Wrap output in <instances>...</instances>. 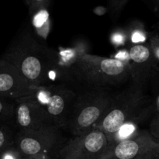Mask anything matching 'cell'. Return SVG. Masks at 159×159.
<instances>
[{
	"mask_svg": "<svg viewBox=\"0 0 159 159\" xmlns=\"http://www.w3.org/2000/svg\"><path fill=\"white\" fill-rule=\"evenodd\" d=\"M89 51L87 43L78 41L67 48L53 49L52 69L51 84H65L69 85L75 82V71L79 57Z\"/></svg>",
	"mask_w": 159,
	"mask_h": 159,
	"instance_id": "9",
	"label": "cell"
},
{
	"mask_svg": "<svg viewBox=\"0 0 159 159\" xmlns=\"http://www.w3.org/2000/svg\"><path fill=\"white\" fill-rule=\"evenodd\" d=\"M149 132L154 138L159 140V116L155 115V117L152 119L150 124Z\"/></svg>",
	"mask_w": 159,
	"mask_h": 159,
	"instance_id": "19",
	"label": "cell"
},
{
	"mask_svg": "<svg viewBox=\"0 0 159 159\" xmlns=\"http://www.w3.org/2000/svg\"><path fill=\"white\" fill-rule=\"evenodd\" d=\"M14 100L0 97V124L13 122Z\"/></svg>",
	"mask_w": 159,
	"mask_h": 159,
	"instance_id": "14",
	"label": "cell"
},
{
	"mask_svg": "<svg viewBox=\"0 0 159 159\" xmlns=\"http://www.w3.org/2000/svg\"><path fill=\"white\" fill-rule=\"evenodd\" d=\"M36 88L22 77L12 64L0 58V97L15 100L32 96Z\"/></svg>",
	"mask_w": 159,
	"mask_h": 159,
	"instance_id": "12",
	"label": "cell"
},
{
	"mask_svg": "<svg viewBox=\"0 0 159 159\" xmlns=\"http://www.w3.org/2000/svg\"><path fill=\"white\" fill-rule=\"evenodd\" d=\"M155 109H156L157 116H159V95L155 100Z\"/></svg>",
	"mask_w": 159,
	"mask_h": 159,
	"instance_id": "22",
	"label": "cell"
},
{
	"mask_svg": "<svg viewBox=\"0 0 159 159\" xmlns=\"http://www.w3.org/2000/svg\"><path fill=\"white\" fill-rule=\"evenodd\" d=\"M48 12L46 10H40L37 15L34 16V24L35 26L36 29L38 31V34L40 35L41 30L46 27L48 29Z\"/></svg>",
	"mask_w": 159,
	"mask_h": 159,
	"instance_id": "16",
	"label": "cell"
},
{
	"mask_svg": "<svg viewBox=\"0 0 159 159\" xmlns=\"http://www.w3.org/2000/svg\"><path fill=\"white\" fill-rule=\"evenodd\" d=\"M13 123L17 132L31 131L52 125L43 108L31 96L14 100Z\"/></svg>",
	"mask_w": 159,
	"mask_h": 159,
	"instance_id": "10",
	"label": "cell"
},
{
	"mask_svg": "<svg viewBox=\"0 0 159 159\" xmlns=\"http://www.w3.org/2000/svg\"><path fill=\"white\" fill-rule=\"evenodd\" d=\"M110 42L113 45L118 48L127 44V36L125 31L116 30L110 34Z\"/></svg>",
	"mask_w": 159,
	"mask_h": 159,
	"instance_id": "17",
	"label": "cell"
},
{
	"mask_svg": "<svg viewBox=\"0 0 159 159\" xmlns=\"http://www.w3.org/2000/svg\"><path fill=\"white\" fill-rule=\"evenodd\" d=\"M113 95L111 89L95 86H85L76 92L66 129L76 136L94 127L105 113Z\"/></svg>",
	"mask_w": 159,
	"mask_h": 159,
	"instance_id": "4",
	"label": "cell"
},
{
	"mask_svg": "<svg viewBox=\"0 0 159 159\" xmlns=\"http://www.w3.org/2000/svg\"><path fill=\"white\" fill-rule=\"evenodd\" d=\"M53 49L39 41L34 34H22L10 45L3 59L12 64L33 87L51 84Z\"/></svg>",
	"mask_w": 159,
	"mask_h": 159,
	"instance_id": "1",
	"label": "cell"
},
{
	"mask_svg": "<svg viewBox=\"0 0 159 159\" xmlns=\"http://www.w3.org/2000/svg\"><path fill=\"white\" fill-rule=\"evenodd\" d=\"M130 80V68L113 57L95 55L87 52L79 57L75 71V82L85 86L111 89Z\"/></svg>",
	"mask_w": 159,
	"mask_h": 159,
	"instance_id": "3",
	"label": "cell"
},
{
	"mask_svg": "<svg viewBox=\"0 0 159 159\" xmlns=\"http://www.w3.org/2000/svg\"><path fill=\"white\" fill-rule=\"evenodd\" d=\"M152 113V105L144 94L142 87L131 84L128 88L113 95L105 113L94 127L108 136L127 121L138 116H149Z\"/></svg>",
	"mask_w": 159,
	"mask_h": 159,
	"instance_id": "2",
	"label": "cell"
},
{
	"mask_svg": "<svg viewBox=\"0 0 159 159\" xmlns=\"http://www.w3.org/2000/svg\"><path fill=\"white\" fill-rule=\"evenodd\" d=\"M129 68L132 84L144 87V84L156 73V65L150 43L135 44L128 48Z\"/></svg>",
	"mask_w": 159,
	"mask_h": 159,
	"instance_id": "11",
	"label": "cell"
},
{
	"mask_svg": "<svg viewBox=\"0 0 159 159\" xmlns=\"http://www.w3.org/2000/svg\"><path fill=\"white\" fill-rule=\"evenodd\" d=\"M23 156L13 145L0 153V159H23Z\"/></svg>",
	"mask_w": 159,
	"mask_h": 159,
	"instance_id": "18",
	"label": "cell"
},
{
	"mask_svg": "<svg viewBox=\"0 0 159 159\" xmlns=\"http://www.w3.org/2000/svg\"><path fill=\"white\" fill-rule=\"evenodd\" d=\"M23 159H51V158L50 155H38V156L26 157Z\"/></svg>",
	"mask_w": 159,
	"mask_h": 159,
	"instance_id": "21",
	"label": "cell"
},
{
	"mask_svg": "<svg viewBox=\"0 0 159 159\" xmlns=\"http://www.w3.org/2000/svg\"><path fill=\"white\" fill-rule=\"evenodd\" d=\"M36 1H37V2H42V1H43V0H36Z\"/></svg>",
	"mask_w": 159,
	"mask_h": 159,
	"instance_id": "23",
	"label": "cell"
},
{
	"mask_svg": "<svg viewBox=\"0 0 159 159\" xmlns=\"http://www.w3.org/2000/svg\"><path fill=\"white\" fill-rule=\"evenodd\" d=\"M107 12V8L103 7V6H97V7L95 8L94 10H93V12L97 16H103Z\"/></svg>",
	"mask_w": 159,
	"mask_h": 159,
	"instance_id": "20",
	"label": "cell"
},
{
	"mask_svg": "<svg viewBox=\"0 0 159 159\" xmlns=\"http://www.w3.org/2000/svg\"><path fill=\"white\" fill-rule=\"evenodd\" d=\"M125 33L127 36V44H129V47L147 43L149 41L148 38H150V37H148L149 34L142 26H134Z\"/></svg>",
	"mask_w": 159,
	"mask_h": 159,
	"instance_id": "13",
	"label": "cell"
},
{
	"mask_svg": "<svg viewBox=\"0 0 159 159\" xmlns=\"http://www.w3.org/2000/svg\"><path fill=\"white\" fill-rule=\"evenodd\" d=\"M76 91L65 84H50L37 87L31 96L43 108L55 127L66 129L67 122Z\"/></svg>",
	"mask_w": 159,
	"mask_h": 159,
	"instance_id": "5",
	"label": "cell"
},
{
	"mask_svg": "<svg viewBox=\"0 0 159 159\" xmlns=\"http://www.w3.org/2000/svg\"><path fill=\"white\" fill-rule=\"evenodd\" d=\"M108 147L104 132L93 127L83 134L73 136L60 150L59 159H98Z\"/></svg>",
	"mask_w": 159,
	"mask_h": 159,
	"instance_id": "7",
	"label": "cell"
},
{
	"mask_svg": "<svg viewBox=\"0 0 159 159\" xmlns=\"http://www.w3.org/2000/svg\"><path fill=\"white\" fill-rule=\"evenodd\" d=\"M98 159H159V140L149 130H140L132 138L109 146Z\"/></svg>",
	"mask_w": 159,
	"mask_h": 159,
	"instance_id": "6",
	"label": "cell"
},
{
	"mask_svg": "<svg viewBox=\"0 0 159 159\" xmlns=\"http://www.w3.org/2000/svg\"><path fill=\"white\" fill-rule=\"evenodd\" d=\"M59 129L48 125L37 130L17 132L13 146L23 158L38 155H50L58 141Z\"/></svg>",
	"mask_w": 159,
	"mask_h": 159,
	"instance_id": "8",
	"label": "cell"
},
{
	"mask_svg": "<svg viewBox=\"0 0 159 159\" xmlns=\"http://www.w3.org/2000/svg\"><path fill=\"white\" fill-rule=\"evenodd\" d=\"M15 134L7 124H0V153L13 145Z\"/></svg>",
	"mask_w": 159,
	"mask_h": 159,
	"instance_id": "15",
	"label": "cell"
}]
</instances>
